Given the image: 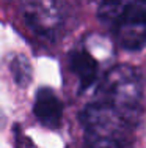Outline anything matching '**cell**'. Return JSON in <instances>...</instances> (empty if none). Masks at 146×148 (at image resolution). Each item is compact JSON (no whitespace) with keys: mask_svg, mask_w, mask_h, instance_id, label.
Segmentation results:
<instances>
[{"mask_svg":"<svg viewBox=\"0 0 146 148\" xmlns=\"http://www.w3.org/2000/svg\"><path fill=\"white\" fill-rule=\"evenodd\" d=\"M97 19L124 51L146 46V0H101Z\"/></svg>","mask_w":146,"mask_h":148,"instance_id":"6da1fadb","label":"cell"},{"mask_svg":"<svg viewBox=\"0 0 146 148\" xmlns=\"http://www.w3.org/2000/svg\"><path fill=\"white\" fill-rule=\"evenodd\" d=\"M11 73L14 76V80L19 85H27L32 79V68H30V63L24 55H16L11 60Z\"/></svg>","mask_w":146,"mask_h":148,"instance_id":"277c9868","label":"cell"},{"mask_svg":"<svg viewBox=\"0 0 146 148\" xmlns=\"http://www.w3.org/2000/svg\"><path fill=\"white\" fill-rule=\"evenodd\" d=\"M69 68L79 80V91L83 93L96 82L99 65L97 60L85 49H75L69 54Z\"/></svg>","mask_w":146,"mask_h":148,"instance_id":"3957f363","label":"cell"},{"mask_svg":"<svg viewBox=\"0 0 146 148\" xmlns=\"http://www.w3.org/2000/svg\"><path fill=\"white\" fill-rule=\"evenodd\" d=\"M33 114L43 126L50 129H58L63 118V104L49 87H43L35 95Z\"/></svg>","mask_w":146,"mask_h":148,"instance_id":"7a4b0ae2","label":"cell"}]
</instances>
